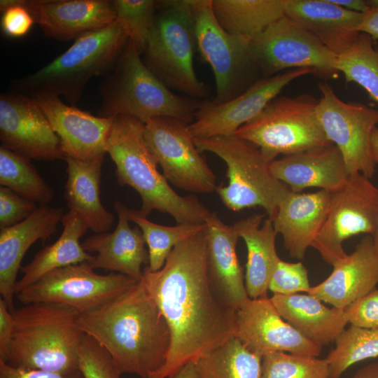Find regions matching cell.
<instances>
[{"label":"cell","mask_w":378,"mask_h":378,"mask_svg":"<svg viewBox=\"0 0 378 378\" xmlns=\"http://www.w3.org/2000/svg\"><path fill=\"white\" fill-rule=\"evenodd\" d=\"M141 280L171 334L166 361L149 378H168L237 335V311L209 275L204 230L178 244L160 270L146 265Z\"/></svg>","instance_id":"1"},{"label":"cell","mask_w":378,"mask_h":378,"mask_svg":"<svg viewBox=\"0 0 378 378\" xmlns=\"http://www.w3.org/2000/svg\"><path fill=\"white\" fill-rule=\"evenodd\" d=\"M78 322L109 354L122 374L149 378L166 361L169 328L141 280L107 304L80 314Z\"/></svg>","instance_id":"2"},{"label":"cell","mask_w":378,"mask_h":378,"mask_svg":"<svg viewBox=\"0 0 378 378\" xmlns=\"http://www.w3.org/2000/svg\"><path fill=\"white\" fill-rule=\"evenodd\" d=\"M106 153L115 164L118 183L132 187L140 195L141 214L147 217L158 211L169 214L180 225L206 223L212 211L196 196L177 194L158 171V163L144 139L141 121L127 115L113 117Z\"/></svg>","instance_id":"3"},{"label":"cell","mask_w":378,"mask_h":378,"mask_svg":"<svg viewBox=\"0 0 378 378\" xmlns=\"http://www.w3.org/2000/svg\"><path fill=\"white\" fill-rule=\"evenodd\" d=\"M14 328L6 363L18 368L72 374L85 333L79 313L61 305L31 303L13 312Z\"/></svg>","instance_id":"4"},{"label":"cell","mask_w":378,"mask_h":378,"mask_svg":"<svg viewBox=\"0 0 378 378\" xmlns=\"http://www.w3.org/2000/svg\"><path fill=\"white\" fill-rule=\"evenodd\" d=\"M99 116H132L143 123L159 117L191 123L201 103L176 94L144 64L135 46L128 41L112 72L100 88Z\"/></svg>","instance_id":"5"},{"label":"cell","mask_w":378,"mask_h":378,"mask_svg":"<svg viewBox=\"0 0 378 378\" xmlns=\"http://www.w3.org/2000/svg\"><path fill=\"white\" fill-rule=\"evenodd\" d=\"M129 39L118 22L76 38L62 55L15 82L20 92L62 96L76 106L87 83L115 64Z\"/></svg>","instance_id":"6"},{"label":"cell","mask_w":378,"mask_h":378,"mask_svg":"<svg viewBox=\"0 0 378 378\" xmlns=\"http://www.w3.org/2000/svg\"><path fill=\"white\" fill-rule=\"evenodd\" d=\"M195 48L192 0L157 1L142 59L169 89L193 99L207 94L205 84L195 71Z\"/></svg>","instance_id":"7"},{"label":"cell","mask_w":378,"mask_h":378,"mask_svg":"<svg viewBox=\"0 0 378 378\" xmlns=\"http://www.w3.org/2000/svg\"><path fill=\"white\" fill-rule=\"evenodd\" d=\"M194 140L201 153L211 152L227 165L228 183L216 189L223 204L232 211L260 206L273 220L290 190L273 176L260 148L235 134Z\"/></svg>","instance_id":"8"},{"label":"cell","mask_w":378,"mask_h":378,"mask_svg":"<svg viewBox=\"0 0 378 378\" xmlns=\"http://www.w3.org/2000/svg\"><path fill=\"white\" fill-rule=\"evenodd\" d=\"M317 102L309 95L276 97L235 135L258 146L270 162L330 143L316 115Z\"/></svg>","instance_id":"9"},{"label":"cell","mask_w":378,"mask_h":378,"mask_svg":"<svg viewBox=\"0 0 378 378\" xmlns=\"http://www.w3.org/2000/svg\"><path fill=\"white\" fill-rule=\"evenodd\" d=\"M138 281L116 272L99 274L85 262L52 270L15 297L23 304H54L83 314L112 301Z\"/></svg>","instance_id":"10"},{"label":"cell","mask_w":378,"mask_h":378,"mask_svg":"<svg viewBox=\"0 0 378 378\" xmlns=\"http://www.w3.org/2000/svg\"><path fill=\"white\" fill-rule=\"evenodd\" d=\"M196 48L214 72L215 104L225 102L239 94L248 69L255 64L251 40L226 31L217 21L211 0H192Z\"/></svg>","instance_id":"11"},{"label":"cell","mask_w":378,"mask_h":378,"mask_svg":"<svg viewBox=\"0 0 378 378\" xmlns=\"http://www.w3.org/2000/svg\"><path fill=\"white\" fill-rule=\"evenodd\" d=\"M378 218V188L361 173L351 174L346 183L331 192L324 223L312 247L333 266L347 255L343 242L360 234L372 235Z\"/></svg>","instance_id":"12"},{"label":"cell","mask_w":378,"mask_h":378,"mask_svg":"<svg viewBox=\"0 0 378 378\" xmlns=\"http://www.w3.org/2000/svg\"><path fill=\"white\" fill-rule=\"evenodd\" d=\"M188 123L159 117L144 124V139L168 182L194 193L216 191V178L197 148Z\"/></svg>","instance_id":"13"},{"label":"cell","mask_w":378,"mask_h":378,"mask_svg":"<svg viewBox=\"0 0 378 378\" xmlns=\"http://www.w3.org/2000/svg\"><path fill=\"white\" fill-rule=\"evenodd\" d=\"M318 87L321 97L316 115L328 141L340 150L349 175L361 173L371 178L376 165L371 139L378 123V110L341 100L326 83Z\"/></svg>","instance_id":"14"},{"label":"cell","mask_w":378,"mask_h":378,"mask_svg":"<svg viewBox=\"0 0 378 378\" xmlns=\"http://www.w3.org/2000/svg\"><path fill=\"white\" fill-rule=\"evenodd\" d=\"M255 64L274 74L289 68L310 69L335 77L337 55L298 22L284 15L251 41Z\"/></svg>","instance_id":"15"},{"label":"cell","mask_w":378,"mask_h":378,"mask_svg":"<svg viewBox=\"0 0 378 378\" xmlns=\"http://www.w3.org/2000/svg\"><path fill=\"white\" fill-rule=\"evenodd\" d=\"M314 73L296 69L253 83L237 97L220 104H201L188 125L195 139L234 135L239 127L256 117L293 80Z\"/></svg>","instance_id":"16"},{"label":"cell","mask_w":378,"mask_h":378,"mask_svg":"<svg viewBox=\"0 0 378 378\" xmlns=\"http://www.w3.org/2000/svg\"><path fill=\"white\" fill-rule=\"evenodd\" d=\"M0 140L2 146L31 160L64 158L60 139L41 107L20 92L0 96Z\"/></svg>","instance_id":"17"},{"label":"cell","mask_w":378,"mask_h":378,"mask_svg":"<svg viewBox=\"0 0 378 378\" xmlns=\"http://www.w3.org/2000/svg\"><path fill=\"white\" fill-rule=\"evenodd\" d=\"M236 337L262 357L272 352L318 357L322 349L289 324L268 296L248 298L237 310Z\"/></svg>","instance_id":"18"},{"label":"cell","mask_w":378,"mask_h":378,"mask_svg":"<svg viewBox=\"0 0 378 378\" xmlns=\"http://www.w3.org/2000/svg\"><path fill=\"white\" fill-rule=\"evenodd\" d=\"M31 97L59 138L64 158L81 161L104 158L113 118L95 116L64 104L55 94H38Z\"/></svg>","instance_id":"19"},{"label":"cell","mask_w":378,"mask_h":378,"mask_svg":"<svg viewBox=\"0 0 378 378\" xmlns=\"http://www.w3.org/2000/svg\"><path fill=\"white\" fill-rule=\"evenodd\" d=\"M44 34L58 41L76 39L115 22L109 0H20Z\"/></svg>","instance_id":"20"},{"label":"cell","mask_w":378,"mask_h":378,"mask_svg":"<svg viewBox=\"0 0 378 378\" xmlns=\"http://www.w3.org/2000/svg\"><path fill=\"white\" fill-rule=\"evenodd\" d=\"M126 207L116 202L114 209L118 220L115 229L90 236L81 246L86 252L96 253L86 262L92 268L110 270L140 281L143 265H148V251L141 229L130 227Z\"/></svg>","instance_id":"21"},{"label":"cell","mask_w":378,"mask_h":378,"mask_svg":"<svg viewBox=\"0 0 378 378\" xmlns=\"http://www.w3.org/2000/svg\"><path fill=\"white\" fill-rule=\"evenodd\" d=\"M332 267L328 277L312 286L307 293L332 307L345 309L378 285V255L372 236H365L351 254Z\"/></svg>","instance_id":"22"},{"label":"cell","mask_w":378,"mask_h":378,"mask_svg":"<svg viewBox=\"0 0 378 378\" xmlns=\"http://www.w3.org/2000/svg\"><path fill=\"white\" fill-rule=\"evenodd\" d=\"M270 168L273 176L294 192L312 187L332 192L350 176L342 153L333 144L274 160Z\"/></svg>","instance_id":"23"},{"label":"cell","mask_w":378,"mask_h":378,"mask_svg":"<svg viewBox=\"0 0 378 378\" xmlns=\"http://www.w3.org/2000/svg\"><path fill=\"white\" fill-rule=\"evenodd\" d=\"M64 214L61 208L40 205L26 220L1 230L0 293L11 312L15 309L17 275L24 255L36 241L45 242L56 232Z\"/></svg>","instance_id":"24"},{"label":"cell","mask_w":378,"mask_h":378,"mask_svg":"<svg viewBox=\"0 0 378 378\" xmlns=\"http://www.w3.org/2000/svg\"><path fill=\"white\" fill-rule=\"evenodd\" d=\"M330 200L331 192L325 190L314 192L290 190L281 202L272 221L290 257L304 258L324 223Z\"/></svg>","instance_id":"25"},{"label":"cell","mask_w":378,"mask_h":378,"mask_svg":"<svg viewBox=\"0 0 378 378\" xmlns=\"http://www.w3.org/2000/svg\"><path fill=\"white\" fill-rule=\"evenodd\" d=\"M364 13L345 10L328 0H286V15L339 55L357 38Z\"/></svg>","instance_id":"26"},{"label":"cell","mask_w":378,"mask_h":378,"mask_svg":"<svg viewBox=\"0 0 378 378\" xmlns=\"http://www.w3.org/2000/svg\"><path fill=\"white\" fill-rule=\"evenodd\" d=\"M210 277L224 301L236 311L249 298L236 246L239 238L212 211L204 230Z\"/></svg>","instance_id":"27"},{"label":"cell","mask_w":378,"mask_h":378,"mask_svg":"<svg viewBox=\"0 0 378 378\" xmlns=\"http://www.w3.org/2000/svg\"><path fill=\"white\" fill-rule=\"evenodd\" d=\"M270 299L289 324L321 347L335 342L349 323L344 309L328 307L309 293L273 294Z\"/></svg>","instance_id":"28"},{"label":"cell","mask_w":378,"mask_h":378,"mask_svg":"<svg viewBox=\"0 0 378 378\" xmlns=\"http://www.w3.org/2000/svg\"><path fill=\"white\" fill-rule=\"evenodd\" d=\"M64 160L67 164L64 197L69 211L95 234L108 231L113 225L115 216L105 209L100 198L104 158L81 161L65 157Z\"/></svg>","instance_id":"29"},{"label":"cell","mask_w":378,"mask_h":378,"mask_svg":"<svg viewBox=\"0 0 378 378\" xmlns=\"http://www.w3.org/2000/svg\"><path fill=\"white\" fill-rule=\"evenodd\" d=\"M264 216L251 215L232 225L247 248L244 281L251 299L267 297L270 279L281 259L276 250L277 232L273 221L268 217L262 221Z\"/></svg>","instance_id":"30"},{"label":"cell","mask_w":378,"mask_h":378,"mask_svg":"<svg viewBox=\"0 0 378 378\" xmlns=\"http://www.w3.org/2000/svg\"><path fill=\"white\" fill-rule=\"evenodd\" d=\"M61 222L63 230L56 241L40 250L31 261L21 267L22 276L17 281L15 294L52 270L85 262L91 258V253L83 248L80 241L89 229L85 223L69 211L64 214Z\"/></svg>","instance_id":"31"},{"label":"cell","mask_w":378,"mask_h":378,"mask_svg":"<svg viewBox=\"0 0 378 378\" xmlns=\"http://www.w3.org/2000/svg\"><path fill=\"white\" fill-rule=\"evenodd\" d=\"M286 0H211L214 15L228 33L251 41L286 15Z\"/></svg>","instance_id":"32"},{"label":"cell","mask_w":378,"mask_h":378,"mask_svg":"<svg viewBox=\"0 0 378 378\" xmlns=\"http://www.w3.org/2000/svg\"><path fill=\"white\" fill-rule=\"evenodd\" d=\"M262 359L235 336L204 355L196 364L199 378H261Z\"/></svg>","instance_id":"33"},{"label":"cell","mask_w":378,"mask_h":378,"mask_svg":"<svg viewBox=\"0 0 378 378\" xmlns=\"http://www.w3.org/2000/svg\"><path fill=\"white\" fill-rule=\"evenodd\" d=\"M0 184L40 205H48L54 190L40 175L31 159L0 147Z\"/></svg>","instance_id":"34"},{"label":"cell","mask_w":378,"mask_h":378,"mask_svg":"<svg viewBox=\"0 0 378 378\" xmlns=\"http://www.w3.org/2000/svg\"><path fill=\"white\" fill-rule=\"evenodd\" d=\"M130 221L141 229L149 255L147 265L150 271L160 270L174 248L182 241L204 230L206 223L202 225H180L165 226L151 222L139 211L126 207Z\"/></svg>","instance_id":"35"},{"label":"cell","mask_w":378,"mask_h":378,"mask_svg":"<svg viewBox=\"0 0 378 378\" xmlns=\"http://www.w3.org/2000/svg\"><path fill=\"white\" fill-rule=\"evenodd\" d=\"M374 41L369 35L360 32L337 56V69L344 75L346 82L358 83L378 104V52Z\"/></svg>","instance_id":"36"},{"label":"cell","mask_w":378,"mask_h":378,"mask_svg":"<svg viewBox=\"0 0 378 378\" xmlns=\"http://www.w3.org/2000/svg\"><path fill=\"white\" fill-rule=\"evenodd\" d=\"M335 342V348L325 358L328 363V378H340L351 365L378 357V329L351 325Z\"/></svg>","instance_id":"37"},{"label":"cell","mask_w":378,"mask_h":378,"mask_svg":"<svg viewBox=\"0 0 378 378\" xmlns=\"http://www.w3.org/2000/svg\"><path fill=\"white\" fill-rule=\"evenodd\" d=\"M115 20L141 55L153 27L157 1L153 0H113Z\"/></svg>","instance_id":"38"},{"label":"cell","mask_w":378,"mask_h":378,"mask_svg":"<svg viewBox=\"0 0 378 378\" xmlns=\"http://www.w3.org/2000/svg\"><path fill=\"white\" fill-rule=\"evenodd\" d=\"M326 358L286 352H272L262 356L261 378H328Z\"/></svg>","instance_id":"39"},{"label":"cell","mask_w":378,"mask_h":378,"mask_svg":"<svg viewBox=\"0 0 378 378\" xmlns=\"http://www.w3.org/2000/svg\"><path fill=\"white\" fill-rule=\"evenodd\" d=\"M78 368L84 378H120L109 354L92 337L85 335L79 346Z\"/></svg>","instance_id":"40"},{"label":"cell","mask_w":378,"mask_h":378,"mask_svg":"<svg viewBox=\"0 0 378 378\" xmlns=\"http://www.w3.org/2000/svg\"><path fill=\"white\" fill-rule=\"evenodd\" d=\"M308 271L301 262H278L269 284L273 294L291 295L308 293L311 288Z\"/></svg>","instance_id":"41"},{"label":"cell","mask_w":378,"mask_h":378,"mask_svg":"<svg viewBox=\"0 0 378 378\" xmlns=\"http://www.w3.org/2000/svg\"><path fill=\"white\" fill-rule=\"evenodd\" d=\"M38 206L8 188H0V229L17 225L29 218Z\"/></svg>","instance_id":"42"},{"label":"cell","mask_w":378,"mask_h":378,"mask_svg":"<svg viewBox=\"0 0 378 378\" xmlns=\"http://www.w3.org/2000/svg\"><path fill=\"white\" fill-rule=\"evenodd\" d=\"M0 10L2 13L1 27L9 37L25 36L35 23L29 10L20 6L18 0H1Z\"/></svg>","instance_id":"43"},{"label":"cell","mask_w":378,"mask_h":378,"mask_svg":"<svg viewBox=\"0 0 378 378\" xmlns=\"http://www.w3.org/2000/svg\"><path fill=\"white\" fill-rule=\"evenodd\" d=\"M345 310L351 325L378 329V288L358 299Z\"/></svg>","instance_id":"44"},{"label":"cell","mask_w":378,"mask_h":378,"mask_svg":"<svg viewBox=\"0 0 378 378\" xmlns=\"http://www.w3.org/2000/svg\"><path fill=\"white\" fill-rule=\"evenodd\" d=\"M0 378H84L80 371L62 374L41 370L25 369L13 366L0 360Z\"/></svg>","instance_id":"45"},{"label":"cell","mask_w":378,"mask_h":378,"mask_svg":"<svg viewBox=\"0 0 378 378\" xmlns=\"http://www.w3.org/2000/svg\"><path fill=\"white\" fill-rule=\"evenodd\" d=\"M14 328V318L6 302L0 300V360L6 362Z\"/></svg>","instance_id":"46"},{"label":"cell","mask_w":378,"mask_h":378,"mask_svg":"<svg viewBox=\"0 0 378 378\" xmlns=\"http://www.w3.org/2000/svg\"><path fill=\"white\" fill-rule=\"evenodd\" d=\"M360 32L369 35L374 41L378 40V10L370 8L364 13Z\"/></svg>","instance_id":"47"},{"label":"cell","mask_w":378,"mask_h":378,"mask_svg":"<svg viewBox=\"0 0 378 378\" xmlns=\"http://www.w3.org/2000/svg\"><path fill=\"white\" fill-rule=\"evenodd\" d=\"M329 2L345 10L365 13L369 9L366 1L363 0H328Z\"/></svg>","instance_id":"48"},{"label":"cell","mask_w":378,"mask_h":378,"mask_svg":"<svg viewBox=\"0 0 378 378\" xmlns=\"http://www.w3.org/2000/svg\"><path fill=\"white\" fill-rule=\"evenodd\" d=\"M168 378H199L196 363H188Z\"/></svg>","instance_id":"49"},{"label":"cell","mask_w":378,"mask_h":378,"mask_svg":"<svg viewBox=\"0 0 378 378\" xmlns=\"http://www.w3.org/2000/svg\"><path fill=\"white\" fill-rule=\"evenodd\" d=\"M351 378H378V362L360 368Z\"/></svg>","instance_id":"50"},{"label":"cell","mask_w":378,"mask_h":378,"mask_svg":"<svg viewBox=\"0 0 378 378\" xmlns=\"http://www.w3.org/2000/svg\"><path fill=\"white\" fill-rule=\"evenodd\" d=\"M372 153L374 162L378 163V128L376 127L372 134L371 139Z\"/></svg>","instance_id":"51"},{"label":"cell","mask_w":378,"mask_h":378,"mask_svg":"<svg viewBox=\"0 0 378 378\" xmlns=\"http://www.w3.org/2000/svg\"><path fill=\"white\" fill-rule=\"evenodd\" d=\"M371 236L372 237L373 245H374L375 252L377 253L378 255V218H377V223L375 231L374 232L373 234Z\"/></svg>","instance_id":"52"},{"label":"cell","mask_w":378,"mask_h":378,"mask_svg":"<svg viewBox=\"0 0 378 378\" xmlns=\"http://www.w3.org/2000/svg\"><path fill=\"white\" fill-rule=\"evenodd\" d=\"M366 2L370 8L378 10V0H369Z\"/></svg>","instance_id":"53"},{"label":"cell","mask_w":378,"mask_h":378,"mask_svg":"<svg viewBox=\"0 0 378 378\" xmlns=\"http://www.w3.org/2000/svg\"><path fill=\"white\" fill-rule=\"evenodd\" d=\"M377 52H378V43H377Z\"/></svg>","instance_id":"54"}]
</instances>
